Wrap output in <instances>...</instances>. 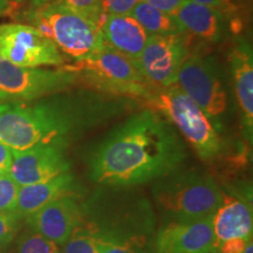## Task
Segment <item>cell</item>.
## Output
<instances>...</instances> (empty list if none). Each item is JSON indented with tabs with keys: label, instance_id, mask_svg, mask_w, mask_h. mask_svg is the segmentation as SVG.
Listing matches in <instances>:
<instances>
[{
	"label": "cell",
	"instance_id": "cell-1",
	"mask_svg": "<svg viewBox=\"0 0 253 253\" xmlns=\"http://www.w3.org/2000/svg\"><path fill=\"white\" fill-rule=\"evenodd\" d=\"M186 145L156 110L132 114L96 145L88 175L97 185L141 186L182 168Z\"/></svg>",
	"mask_w": 253,
	"mask_h": 253
},
{
	"label": "cell",
	"instance_id": "cell-2",
	"mask_svg": "<svg viewBox=\"0 0 253 253\" xmlns=\"http://www.w3.org/2000/svg\"><path fill=\"white\" fill-rule=\"evenodd\" d=\"M109 118L107 100L88 91L42 97L37 102H2L0 141L12 151H24L39 144L68 145L75 136Z\"/></svg>",
	"mask_w": 253,
	"mask_h": 253
},
{
	"label": "cell",
	"instance_id": "cell-3",
	"mask_svg": "<svg viewBox=\"0 0 253 253\" xmlns=\"http://www.w3.org/2000/svg\"><path fill=\"white\" fill-rule=\"evenodd\" d=\"M82 218L96 253H156V211L138 186L97 185L82 198Z\"/></svg>",
	"mask_w": 253,
	"mask_h": 253
},
{
	"label": "cell",
	"instance_id": "cell-4",
	"mask_svg": "<svg viewBox=\"0 0 253 253\" xmlns=\"http://www.w3.org/2000/svg\"><path fill=\"white\" fill-rule=\"evenodd\" d=\"M223 197V189L210 173L182 168L156 179L151 188V202L162 223L212 217Z\"/></svg>",
	"mask_w": 253,
	"mask_h": 253
},
{
	"label": "cell",
	"instance_id": "cell-5",
	"mask_svg": "<svg viewBox=\"0 0 253 253\" xmlns=\"http://www.w3.org/2000/svg\"><path fill=\"white\" fill-rule=\"evenodd\" d=\"M150 108L160 113L205 162L216 160L223 151L219 131L208 115L175 86L154 89L145 99Z\"/></svg>",
	"mask_w": 253,
	"mask_h": 253
},
{
	"label": "cell",
	"instance_id": "cell-6",
	"mask_svg": "<svg viewBox=\"0 0 253 253\" xmlns=\"http://www.w3.org/2000/svg\"><path fill=\"white\" fill-rule=\"evenodd\" d=\"M62 67L107 94L145 100L155 89L142 75L135 60L126 58L104 42L100 49L86 59Z\"/></svg>",
	"mask_w": 253,
	"mask_h": 253
},
{
	"label": "cell",
	"instance_id": "cell-7",
	"mask_svg": "<svg viewBox=\"0 0 253 253\" xmlns=\"http://www.w3.org/2000/svg\"><path fill=\"white\" fill-rule=\"evenodd\" d=\"M31 20L60 53L75 61L86 59L103 45L100 28L59 0L37 8Z\"/></svg>",
	"mask_w": 253,
	"mask_h": 253
},
{
	"label": "cell",
	"instance_id": "cell-8",
	"mask_svg": "<svg viewBox=\"0 0 253 253\" xmlns=\"http://www.w3.org/2000/svg\"><path fill=\"white\" fill-rule=\"evenodd\" d=\"M177 86L220 131L221 120L229 109V93L217 66L201 55H188L178 73Z\"/></svg>",
	"mask_w": 253,
	"mask_h": 253
},
{
	"label": "cell",
	"instance_id": "cell-9",
	"mask_svg": "<svg viewBox=\"0 0 253 253\" xmlns=\"http://www.w3.org/2000/svg\"><path fill=\"white\" fill-rule=\"evenodd\" d=\"M78 75L65 68L42 69L15 66L0 56V101L28 102L72 87Z\"/></svg>",
	"mask_w": 253,
	"mask_h": 253
},
{
	"label": "cell",
	"instance_id": "cell-10",
	"mask_svg": "<svg viewBox=\"0 0 253 253\" xmlns=\"http://www.w3.org/2000/svg\"><path fill=\"white\" fill-rule=\"evenodd\" d=\"M0 56L26 68L63 65L54 42L36 27L24 24L0 25Z\"/></svg>",
	"mask_w": 253,
	"mask_h": 253
},
{
	"label": "cell",
	"instance_id": "cell-11",
	"mask_svg": "<svg viewBox=\"0 0 253 253\" xmlns=\"http://www.w3.org/2000/svg\"><path fill=\"white\" fill-rule=\"evenodd\" d=\"M189 55L185 34L150 37L136 60L140 72L155 89L177 84L178 73Z\"/></svg>",
	"mask_w": 253,
	"mask_h": 253
},
{
	"label": "cell",
	"instance_id": "cell-12",
	"mask_svg": "<svg viewBox=\"0 0 253 253\" xmlns=\"http://www.w3.org/2000/svg\"><path fill=\"white\" fill-rule=\"evenodd\" d=\"M68 145L61 143L39 144L24 151H12L8 173L19 186L45 182L71 170Z\"/></svg>",
	"mask_w": 253,
	"mask_h": 253
},
{
	"label": "cell",
	"instance_id": "cell-13",
	"mask_svg": "<svg viewBox=\"0 0 253 253\" xmlns=\"http://www.w3.org/2000/svg\"><path fill=\"white\" fill-rule=\"evenodd\" d=\"M214 245L212 217L161 223L155 239L156 253H211Z\"/></svg>",
	"mask_w": 253,
	"mask_h": 253
},
{
	"label": "cell",
	"instance_id": "cell-14",
	"mask_svg": "<svg viewBox=\"0 0 253 253\" xmlns=\"http://www.w3.org/2000/svg\"><path fill=\"white\" fill-rule=\"evenodd\" d=\"M81 217L82 198L78 194H68L53 199L24 221L28 229L62 246L79 225Z\"/></svg>",
	"mask_w": 253,
	"mask_h": 253
},
{
	"label": "cell",
	"instance_id": "cell-15",
	"mask_svg": "<svg viewBox=\"0 0 253 253\" xmlns=\"http://www.w3.org/2000/svg\"><path fill=\"white\" fill-rule=\"evenodd\" d=\"M235 93L242 116L245 140L252 143L253 135V54L246 41H239L230 56Z\"/></svg>",
	"mask_w": 253,
	"mask_h": 253
},
{
	"label": "cell",
	"instance_id": "cell-16",
	"mask_svg": "<svg viewBox=\"0 0 253 253\" xmlns=\"http://www.w3.org/2000/svg\"><path fill=\"white\" fill-rule=\"evenodd\" d=\"M100 31L107 46L135 61L150 38L130 13L104 15Z\"/></svg>",
	"mask_w": 253,
	"mask_h": 253
},
{
	"label": "cell",
	"instance_id": "cell-17",
	"mask_svg": "<svg viewBox=\"0 0 253 253\" xmlns=\"http://www.w3.org/2000/svg\"><path fill=\"white\" fill-rule=\"evenodd\" d=\"M216 245L232 238L252 240V207L246 199L224 192L223 202L212 216Z\"/></svg>",
	"mask_w": 253,
	"mask_h": 253
},
{
	"label": "cell",
	"instance_id": "cell-18",
	"mask_svg": "<svg viewBox=\"0 0 253 253\" xmlns=\"http://www.w3.org/2000/svg\"><path fill=\"white\" fill-rule=\"evenodd\" d=\"M184 33H190L207 42H219L227 32L224 12L209 6L186 1L173 13Z\"/></svg>",
	"mask_w": 253,
	"mask_h": 253
},
{
	"label": "cell",
	"instance_id": "cell-19",
	"mask_svg": "<svg viewBox=\"0 0 253 253\" xmlns=\"http://www.w3.org/2000/svg\"><path fill=\"white\" fill-rule=\"evenodd\" d=\"M78 189L77 179L71 171L53 177L48 181L20 186L17 203L12 212L21 220H25L53 199L61 197L63 195L77 194L75 191Z\"/></svg>",
	"mask_w": 253,
	"mask_h": 253
},
{
	"label": "cell",
	"instance_id": "cell-20",
	"mask_svg": "<svg viewBox=\"0 0 253 253\" xmlns=\"http://www.w3.org/2000/svg\"><path fill=\"white\" fill-rule=\"evenodd\" d=\"M130 14L140 23L149 37L185 34L173 14L166 13L141 0Z\"/></svg>",
	"mask_w": 253,
	"mask_h": 253
},
{
	"label": "cell",
	"instance_id": "cell-21",
	"mask_svg": "<svg viewBox=\"0 0 253 253\" xmlns=\"http://www.w3.org/2000/svg\"><path fill=\"white\" fill-rule=\"evenodd\" d=\"M15 253H61V246L26 227L15 238Z\"/></svg>",
	"mask_w": 253,
	"mask_h": 253
},
{
	"label": "cell",
	"instance_id": "cell-22",
	"mask_svg": "<svg viewBox=\"0 0 253 253\" xmlns=\"http://www.w3.org/2000/svg\"><path fill=\"white\" fill-rule=\"evenodd\" d=\"M61 253H96L93 232L82 217L67 242L61 246Z\"/></svg>",
	"mask_w": 253,
	"mask_h": 253
},
{
	"label": "cell",
	"instance_id": "cell-23",
	"mask_svg": "<svg viewBox=\"0 0 253 253\" xmlns=\"http://www.w3.org/2000/svg\"><path fill=\"white\" fill-rule=\"evenodd\" d=\"M23 221L12 211L0 212V253H5L14 242Z\"/></svg>",
	"mask_w": 253,
	"mask_h": 253
},
{
	"label": "cell",
	"instance_id": "cell-24",
	"mask_svg": "<svg viewBox=\"0 0 253 253\" xmlns=\"http://www.w3.org/2000/svg\"><path fill=\"white\" fill-rule=\"evenodd\" d=\"M59 1L100 28L104 18L101 12V0H59Z\"/></svg>",
	"mask_w": 253,
	"mask_h": 253
},
{
	"label": "cell",
	"instance_id": "cell-25",
	"mask_svg": "<svg viewBox=\"0 0 253 253\" xmlns=\"http://www.w3.org/2000/svg\"><path fill=\"white\" fill-rule=\"evenodd\" d=\"M20 186L8 172L0 173V212L13 211Z\"/></svg>",
	"mask_w": 253,
	"mask_h": 253
},
{
	"label": "cell",
	"instance_id": "cell-26",
	"mask_svg": "<svg viewBox=\"0 0 253 253\" xmlns=\"http://www.w3.org/2000/svg\"><path fill=\"white\" fill-rule=\"evenodd\" d=\"M141 0H101L102 15L129 14Z\"/></svg>",
	"mask_w": 253,
	"mask_h": 253
},
{
	"label": "cell",
	"instance_id": "cell-27",
	"mask_svg": "<svg viewBox=\"0 0 253 253\" xmlns=\"http://www.w3.org/2000/svg\"><path fill=\"white\" fill-rule=\"evenodd\" d=\"M249 242L242 238H232L218 244L214 251L218 253H243Z\"/></svg>",
	"mask_w": 253,
	"mask_h": 253
},
{
	"label": "cell",
	"instance_id": "cell-28",
	"mask_svg": "<svg viewBox=\"0 0 253 253\" xmlns=\"http://www.w3.org/2000/svg\"><path fill=\"white\" fill-rule=\"evenodd\" d=\"M143 1L148 2V4L154 6L155 8L160 9V11L173 14L186 0H143Z\"/></svg>",
	"mask_w": 253,
	"mask_h": 253
},
{
	"label": "cell",
	"instance_id": "cell-29",
	"mask_svg": "<svg viewBox=\"0 0 253 253\" xmlns=\"http://www.w3.org/2000/svg\"><path fill=\"white\" fill-rule=\"evenodd\" d=\"M190 1L197 2V4L209 6V7H213L224 12L227 6H230V0H190Z\"/></svg>",
	"mask_w": 253,
	"mask_h": 253
},
{
	"label": "cell",
	"instance_id": "cell-30",
	"mask_svg": "<svg viewBox=\"0 0 253 253\" xmlns=\"http://www.w3.org/2000/svg\"><path fill=\"white\" fill-rule=\"evenodd\" d=\"M11 7V2L8 0H0V15H4Z\"/></svg>",
	"mask_w": 253,
	"mask_h": 253
},
{
	"label": "cell",
	"instance_id": "cell-31",
	"mask_svg": "<svg viewBox=\"0 0 253 253\" xmlns=\"http://www.w3.org/2000/svg\"><path fill=\"white\" fill-rule=\"evenodd\" d=\"M243 253H253V243H252V240H250L248 244H246Z\"/></svg>",
	"mask_w": 253,
	"mask_h": 253
},
{
	"label": "cell",
	"instance_id": "cell-32",
	"mask_svg": "<svg viewBox=\"0 0 253 253\" xmlns=\"http://www.w3.org/2000/svg\"><path fill=\"white\" fill-rule=\"evenodd\" d=\"M8 1H11V0H8ZM13 1H21V0H13Z\"/></svg>",
	"mask_w": 253,
	"mask_h": 253
},
{
	"label": "cell",
	"instance_id": "cell-33",
	"mask_svg": "<svg viewBox=\"0 0 253 253\" xmlns=\"http://www.w3.org/2000/svg\"><path fill=\"white\" fill-rule=\"evenodd\" d=\"M211 253H218V252H216V251H213V252H211Z\"/></svg>",
	"mask_w": 253,
	"mask_h": 253
},
{
	"label": "cell",
	"instance_id": "cell-34",
	"mask_svg": "<svg viewBox=\"0 0 253 253\" xmlns=\"http://www.w3.org/2000/svg\"><path fill=\"white\" fill-rule=\"evenodd\" d=\"M2 172H4V171H1V170H0V173H2Z\"/></svg>",
	"mask_w": 253,
	"mask_h": 253
}]
</instances>
